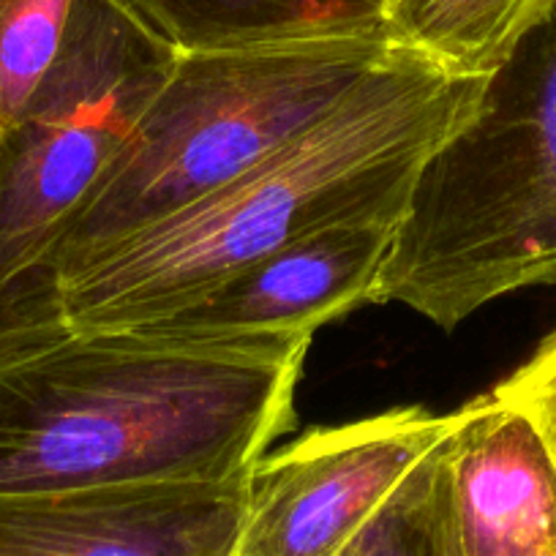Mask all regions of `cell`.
<instances>
[{"label": "cell", "mask_w": 556, "mask_h": 556, "mask_svg": "<svg viewBox=\"0 0 556 556\" xmlns=\"http://www.w3.org/2000/svg\"><path fill=\"white\" fill-rule=\"evenodd\" d=\"M308 333L61 330L0 350V496L245 478L292 426Z\"/></svg>", "instance_id": "6da1fadb"}, {"label": "cell", "mask_w": 556, "mask_h": 556, "mask_svg": "<svg viewBox=\"0 0 556 556\" xmlns=\"http://www.w3.org/2000/svg\"><path fill=\"white\" fill-rule=\"evenodd\" d=\"M483 83L395 47L312 128L63 278L61 325H156L290 240L355 218H404L417 175L472 115Z\"/></svg>", "instance_id": "7a4b0ae2"}, {"label": "cell", "mask_w": 556, "mask_h": 556, "mask_svg": "<svg viewBox=\"0 0 556 556\" xmlns=\"http://www.w3.org/2000/svg\"><path fill=\"white\" fill-rule=\"evenodd\" d=\"M556 285V7L489 74L472 115L412 189L374 303L453 330L510 292Z\"/></svg>", "instance_id": "3957f363"}, {"label": "cell", "mask_w": 556, "mask_h": 556, "mask_svg": "<svg viewBox=\"0 0 556 556\" xmlns=\"http://www.w3.org/2000/svg\"><path fill=\"white\" fill-rule=\"evenodd\" d=\"M395 47L390 39H317L178 52L167 83L58 238L47 267L55 314L63 278L312 128Z\"/></svg>", "instance_id": "277c9868"}, {"label": "cell", "mask_w": 556, "mask_h": 556, "mask_svg": "<svg viewBox=\"0 0 556 556\" xmlns=\"http://www.w3.org/2000/svg\"><path fill=\"white\" fill-rule=\"evenodd\" d=\"M178 50L117 0H74L55 63L0 134V350L61 333L47 267Z\"/></svg>", "instance_id": "5b68a950"}, {"label": "cell", "mask_w": 556, "mask_h": 556, "mask_svg": "<svg viewBox=\"0 0 556 556\" xmlns=\"http://www.w3.org/2000/svg\"><path fill=\"white\" fill-rule=\"evenodd\" d=\"M453 420L409 406L312 431L262 456L249 472L235 556H336L442 445Z\"/></svg>", "instance_id": "8992f818"}, {"label": "cell", "mask_w": 556, "mask_h": 556, "mask_svg": "<svg viewBox=\"0 0 556 556\" xmlns=\"http://www.w3.org/2000/svg\"><path fill=\"white\" fill-rule=\"evenodd\" d=\"M249 475L0 496V556H235Z\"/></svg>", "instance_id": "52a82bcc"}, {"label": "cell", "mask_w": 556, "mask_h": 556, "mask_svg": "<svg viewBox=\"0 0 556 556\" xmlns=\"http://www.w3.org/2000/svg\"><path fill=\"white\" fill-rule=\"evenodd\" d=\"M401 216L355 218L290 240L156 323L184 333H308L374 303Z\"/></svg>", "instance_id": "ba28073f"}, {"label": "cell", "mask_w": 556, "mask_h": 556, "mask_svg": "<svg viewBox=\"0 0 556 556\" xmlns=\"http://www.w3.org/2000/svg\"><path fill=\"white\" fill-rule=\"evenodd\" d=\"M442 462L464 556H556V458L521 412L494 395L467 404Z\"/></svg>", "instance_id": "9c48e42d"}, {"label": "cell", "mask_w": 556, "mask_h": 556, "mask_svg": "<svg viewBox=\"0 0 556 556\" xmlns=\"http://www.w3.org/2000/svg\"><path fill=\"white\" fill-rule=\"evenodd\" d=\"M178 52L317 39H390L393 0H117Z\"/></svg>", "instance_id": "30bf717a"}, {"label": "cell", "mask_w": 556, "mask_h": 556, "mask_svg": "<svg viewBox=\"0 0 556 556\" xmlns=\"http://www.w3.org/2000/svg\"><path fill=\"white\" fill-rule=\"evenodd\" d=\"M556 0H393L388 36L456 77H489Z\"/></svg>", "instance_id": "8fae6325"}, {"label": "cell", "mask_w": 556, "mask_h": 556, "mask_svg": "<svg viewBox=\"0 0 556 556\" xmlns=\"http://www.w3.org/2000/svg\"><path fill=\"white\" fill-rule=\"evenodd\" d=\"M336 556H464L447 505L442 445L401 480Z\"/></svg>", "instance_id": "7c38bea8"}, {"label": "cell", "mask_w": 556, "mask_h": 556, "mask_svg": "<svg viewBox=\"0 0 556 556\" xmlns=\"http://www.w3.org/2000/svg\"><path fill=\"white\" fill-rule=\"evenodd\" d=\"M72 9L74 0H0V134L55 63Z\"/></svg>", "instance_id": "4fadbf2b"}, {"label": "cell", "mask_w": 556, "mask_h": 556, "mask_svg": "<svg viewBox=\"0 0 556 556\" xmlns=\"http://www.w3.org/2000/svg\"><path fill=\"white\" fill-rule=\"evenodd\" d=\"M491 395L521 412L556 458V328Z\"/></svg>", "instance_id": "5bb4252c"}]
</instances>
